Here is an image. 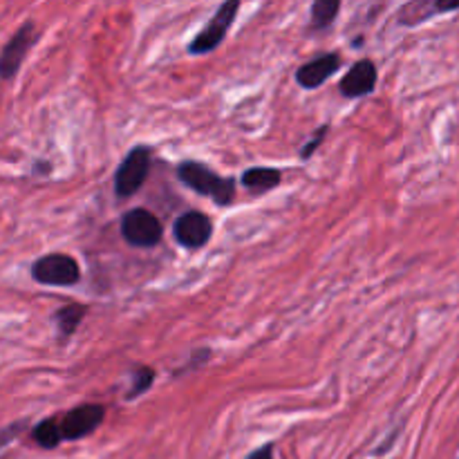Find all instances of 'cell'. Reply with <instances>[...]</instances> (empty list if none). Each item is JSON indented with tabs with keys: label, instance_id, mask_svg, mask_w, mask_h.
Segmentation results:
<instances>
[{
	"label": "cell",
	"instance_id": "11",
	"mask_svg": "<svg viewBox=\"0 0 459 459\" xmlns=\"http://www.w3.org/2000/svg\"><path fill=\"white\" fill-rule=\"evenodd\" d=\"M455 9H459V0L457 3H411L399 12V22L412 27L429 21L433 13H446L455 12Z\"/></svg>",
	"mask_w": 459,
	"mask_h": 459
},
{
	"label": "cell",
	"instance_id": "16",
	"mask_svg": "<svg viewBox=\"0 0 459 459\" xmlns=\"http://www.w3.org/2000/svg\"><path fill=\"white\" fill-rule=\"evenodd\" d=\"M152 384H155V370H152V368H139V370H134L133 388H130L128 399H134L139 397V394H143Z\"/></svg>",
	"mask_w": 459,
	"mask_h": 459
},
{
	"label": "cell",
	"instance_id": "12",
	"mask_svg": "<svg viewBox=\"0 0 459 459\" xmlns=\"http://www.w3.org/2000/svg\"><path fill=\"white\" fill-rule=\"evenodd\" d=\"M242 184L255 193L269 191V188H276L281 184V170L255 166V169H249L242 173Z\"/></svg>",
	"mask_w": 459,
	"mask_h": 459
},
{
	"label": "cell",
	"instance_id": "8",
	"mask_svg": "<svg viewBox=\"0 0 459 459\" xmlns=\"http://www.w3.org/2000/svg\"><path fill=\"white\" fill-rule=\"evenodd\" d=\"M213 233V224H211L209 215L202 211H188V213L179 215L173 224V236L184 249H202L206 242L211 240Z\"/></svg>",
	"mask_w": 459,
	"mask_h": 459
},
{
	"label": "cell",
	"instance_id": "3",
	"mask_svg": "<svg viewBox=\"0 0 459 459\" xmlns=\"http://www.w3.org/2000/svg\"><path fill=\"white\" fill-rule=\"evenodd\" d=\"M31 276L40 285L70 287L81 281V269L72 255L49 254L36 260L34 267H31Z\"/></svg>",
	"mask_w": 459,
	"mask_h": 459
},
{
	"label": "cell",
	"instance_id": "15",
	"mask_svg": "<svg viewBox=\"0 0 459 459\" xmlns=\"http://www.w3.org/2000/svg\"><path fill=\"white\" fill-rule=\"evenodd\" d=\"M34 442L43 448H56L63 442L58 420H45L34 429Z\"/></svg>",
	"mask_w": 459,
	"mask_h": 459
},
{
	"label": "cell",
	"instance_id": "4",
	"mask_svg": "<svg viewBox=\"0 0 459 459\" xmlns=\"http://www.w3.org/2000/svg\"><path fill=\"white\" fill-rule=\"evenodd\" d=\"M238 9H240V3H238V0H227V3L220 4V9L215 12V16L211 18L209 25H206L204 30L193 39V43L188 45V52L191 54L213 52V49L224 40L229 27H231L233 21H236Z\"/></svg>",
	"mask_w": 459,
	"mask_h": 459
},
{
	"label": "cell",
	"instance_id": "6",
	"mask_svg": "<svg viewBox=\"0 0 459 459\" xmlns=\"http://www.w3.org/2000/svg\"><path fill=\"white\" fill-rule=\"evenodd\" d=\"M36 40H39V30H36L34 22L27 21L0 52V79H13L18 74L27 52Z\"/></svg>",
	"mask_w": 459,
	"mask_h": 459
},
{
	"label": "cell",
	"instance_id": "10",
	"mask_svg": "<svg viewBox=\"0 0 459 459\" xmlns=\"http://www.w3.org/2000/svg\"><path fill=\"white\" fill-rule=\"evenodd\" d=\"M341 67V56L339 54L330 52V54H323V56L314 58V61L305 63L303 67H299L296 72V81L303 85L305 90H314L318 85L325 83L332 74Z\"/></svg>",
	"mask_w": 459,
	"mask_h": 459
},
{
	"label": "cell",
	"instance_id": "14",
	"mask_svg": "<svg viewBox=\"0 0 459 459\" xmlns=\"http://www.w3.org/2000/svg\"><path fill=\"white\" fill-rule=\"evenodd\" d=\"M341 12L339 0H318L312 4V25L323 30V27H330L336 21V13Z\"/></svg>",
	"mask_w": 459,
	"mask_h": 459
},
{
	"label": "cell",
	"instance_id": "5",
	"mask_svg": "<svg viewBox=\"0 0 459 459\" xmlns=\"http://www.w3.org/2000/svg\"><path fill=\"white\" fill-rule=\"evenodd\" d=\"M121 236L128 245L148 249L161 240V222L151 211L133 209L121 220Z\"/></svg>",
	"mask_w": 459,
	"mask_h": 459
},
{
	"label": "cell",
	"instance_id": "1",
	"mask_svg": "<svg viewBox=\"0 0 459 459\" xmlns=\"http://www.w3.org/2000/svg\"><path fill=\"white\" fill-rule=\"evenodd\" d=\"M178 175L188 188H193L200 195L211 197L215 204L229 206L236 197V184L231 178H220L215 170L209 166L200 164V161H184L178 166Z\"/></svg>",
	"mask_w": 459,
	"mask_h": 459
},
{
	"label": "cell",
	"instance_id": "17",
	"mask_svg": "<svg viewBox=\"0 0 459 459\" xmlns=\"http://www.w3.org/2000/svg\"><path fill=\"white\" fill-rule=\"evenodd\" d=\"M325 134H327V126H323V128H321V133H316V134H314V137H312V142H309L307 146L303 148V152H300V155H303L305 160H307V157H312V152L316 151L318 146H321V142H323V137H325Z\"/></svg>",
	"mask_w": 459,
	"mask_h": 459
},
{
	"label": "cell",
	"instance_id": "7",
	"mask_svg": "<svg viewBox=\"0 0 459 459\" xmlns=\"http://www.w3.org/2000/svg\"><path fill=\"white\" fill-rule=\"evenodd\" d=\"M103 417H106V408L99 406V403H85V406L72 408V411L58 421L61 437L67 439V442L88 437V435H92L94 430L101 426Z\"/></svg>",
	"mask_w": 459,
	"mask_h": 459
},
{
	"label": "cell",
	"instance_id": "2",
	"mask_svg": "<svg viewBox=\"0 0 459 459\" xmlns=\"http://www.w3.org/2000/svg\"><path fill=\"white\" fill-rule=\"evenodd\" d=\"M152 151L148 146H137L126 155L121 166L115 173V193L117 197H130L143 186L148 173H151Z\"/></svg>",
	"mask_w": 459,
	"mask_h": 459
},
{
	"label": "cell",
	"instance_id": "18",
	"mask_svg": "<svg viewBox=\"0 0 459 459\" xmlns=\"http://www.w3.org/2000/svg\"><path fill=\"white\" fill-rule=\"evenodd\" d=\"M247 459H273V446L272 444H264V446H260L258 451L251 453Z\"/></svg>",
	"mask_w": 459,
	"mask_h": 459
},
{
	"label": "cell",
	"instance_id": "9",
	"mask_svg": "<svg viewBox=\"0 0 459 459\" xmlns=\"http://www.w3.org/2000/svg\"><path fill=\"white\" fill-rule=\"evenodd\" d=\"M377 85V65L370 61V58H363V61L354 63L350 67L348 74L341 79L339 90L343 97L348 99H357V97H366L375 90Z\"/></svg>",
	"mask_w": 459,
	"mask_h": 459
},
{
	"label": "cell",
	"instance_id": "13",
	"mask_svg": "<svg viewBox=\"0 0 459 459\" xmlns=\"http://www.w3.org/2000/svg\"><path fill=\"white\" fill-rule=\"evenodd\" d=\"M85 316V307L79 303H72V305H65L63 309H58L56 312V325H58V332H61V336H72L76 332V327H79V323L83 321Z\"/></svg>",
	"mask_w": 459,
	"mask_h": 459
}]
</instances>
